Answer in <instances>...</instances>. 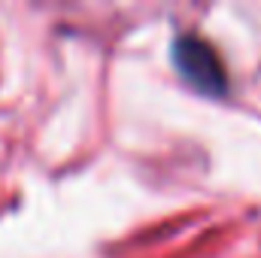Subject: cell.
<instances>
[{
  "instance_id": "1",
  "label": "cell",
  "mask_w": 261,
  "mask_h": 258,
  "mask_svg": "<svg viewBox=\"0 0 261 258\" xmlns=\"http://www.w3.org/2000/svg\"><path fill=\"white\" fill-rule=\"evenodd\" d=\"M170 61L176 67V73L186 79V85H192L197 94L203 97H225L228 94V76L225 67L219 61L216 49L197 37V34H176L170 43Z\"/></svg>"
}]
</instances>
